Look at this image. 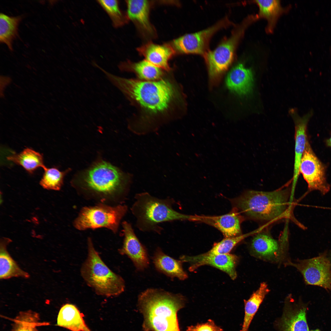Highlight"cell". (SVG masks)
<instances>
[{"label": "cell", "mask_w": 331, "mask_h": 331, "mask_svg": "<svg viewBox=\"0 0 331 331\" xmlns=\"http://www.w3.org/2000/svg\"><path fill=\"white\" fill-rule=\"evenodd\" d=\"M250 250L253 256L264 261L278 262L285 258L279 241L265 231L257 233L253 237Z\"/></svg>", "instance_id": "15"}, {"label": "cell", "mask_w": 331, "mask_h": 331, "mask_svg": "<svg viewBox=\"0 0 331 331\" xmlns=\"http://www.w3.org/2000/svg\"><path fill=\"white\" fill-rule=\"evenodd\" d=\"M68 169L61 171L56 167L46 168L40 184L44 188L48 190H59L63 185L64 178L70 171Z\"/></svg>", "instance_id": "30"}, {"label": "cell", "mask_w": 331, "mask_h": 331, "mask_svg": "<svg viewBox=\"0 0 331 331\" xmlns=\"http://www.w3.org/2000/svg\"><path fill=\"white\" fill-rule=\"evenodd\" d=\"M327 167L317 156L307 141L301 161L299 172L307 182L310 190H317L323 194L329 190L326 178Z\"/></svg>", "instance_id": "10"}, {"label": "cell", "mask_w": 331, "mask_h": 331, "mask_svg": "<svg viewBox=\"0 0 331 331\" xmlns=\"http://www.w3.org/2000/svg\"><path fill=\"white\" fill-rule=\"evenodd\" d=\"M289 113L293 119L295 126V158L292 186L294 188L300 174L301 161L308 139L307 126L312 114L309 112L301 117L293 108L289 110Z\"/></svg>", "instance_id": "16"}, {"label": "cell", "mask_w": 331, "mask_h": 331, "mask_svg": "<svg viewBox=\"0 0 331 331\" xmlns=\"http://www.w3.org/2000/svg\"><path fill=\"white\" fill-rule=\"evenodd\" d=\"M129 20L135 25L142 36L147 39L157 36L156 31L149 18L150 11L152 2L148 0H126Z\"/></svg>", "instance_id": "14"}, {"label": "cell", "mask_w": 331, "mask_h": 331, "mask_svg": "<svg viewBox=\"0 0 331 331\" xmlns=\"http://www.w3.org/2000/svg\"><path fill=\"white\" fill-rule=\"evenodd\" d=\"M87 243V257L80 269L82 277L98 295L110 297L120 295L125 290L124 280L103 261L90 238Z\"/></svg>", "instance_id": "6"}, {"label": "cell", "mask_w": 331, "mask_h": 331, "mask_svg": "<svg viewBox=\"0 0 331 331\" xmlns=\"http://www.w3.org/2000/svg\"><path fill=\"white\" fill-rule=\"evenodd\" d=\"M258 19L257 15L248 16L235 27L229 37L214 50H209L203 56L211 84H215L219 81L232 63L237 47L246 29Z\"/></svg>", "instance_id": "7"}, {"label": "cell", "mask_w": 331, "mask_h": 331, "mask_svg": "<svg viewBox=\"0 0 331 331\" xmlns=\"http://www.w3.org/2000/svg\"><path fill=\"white\" fill-rule=\"evenodd\" d=\"M258 5L259 18H264L267 21L266 31L267 33L272 32L279 17L287 9L281 6L279 0H261L254 1Z\"/></svg>", "instance_id": "26"}, {"label": "cell", "mask_w": 331, "mask_h": 331, "mask_svg": "<svg viewBox=\"0 0 331 331\" xmlns=\"http://www.w3.org/2000/svg\"><path fill=\"white\" fill-rule=\"evenodd\" d=\"M118 67L121 71L133 72L139 78L149 81L160 79L163 74L162 69L145 59L137 62L130 60L121 62Z\"/></svg>", "instance_id": "22"}, {"label": "cell", "mask_w": 331, "mask_h": 331, "mask_svg": "<svg viewBox=\"0 0 331 331\" xmlns=\"http://www.w3.org/2000/svg\"><path fill=\"white\" fill-rule=\"evenodd\" d=\"M125 205L111 206L100 203L82 208L74 222V226L80 230L105 228L116 233L120 222L127 213Z\"/></svg>", "instance_id": "8"}, {"label": "cell", "mask_w": 331, "mask_h": 331, "mask_svg": "<svg viewBox=\"0 0 331 331\" xmlns=\"http://www.w3.org/2000/svg\"><path fill=\"white\" fill-rule=\"evenodd\" d=\"M7 159L21 166L30 173H32L39 168H42L44 169L46 168L44 163L43 155L30 148H25L18 154L8 156Z\"/></svg>", "instance_id": "27"}, {"label": "cell", "mask_w": 331, "mask_h": 331, "mask_svg": "<svg viewBox=\"0 0 331 331\" xmlns=\"http://www.w3.org/2000/svg\"><path fill=\"white\" fill-rule=\"evenodd\" d=\"M131 210L136 219V225L140 231L161 233V223L177 220L194 221L195 215H186L175 210L173 199H160L147 192L136 194Z\"/></svg>", "instance_id": "5"}, {"label": "cell", "mask_w": 331, "mask_h": 331, "mask_svg": "<svg viewBox=\"0 0 331 331\" xmlns=\"http://www.w3.org/2000/svg\"><path fill=\"white\" fill-rule=\"evenodd\" d=\"M226 84L229 89L239 95L249 93L252 89L253 84L251 69L246 67L242 63H238L228 74Z\"/></svg>", "instance_id": "19"}, {"label": "cell", "mask_w": 331, "mask_h": 331, "mask_svg": "<svg viewBox=\"0 0 331 331\" xmlns=\"http://www.w3.org/2000/svg\"><path fill=\"white\" fill-rule=\"evenodd\" d=\"M285 265L296 268L302 275L307 284L331 291V264L325 255L299 260L294 263L288 260Z\"/></svg>", "instance_id": "11"}, {"label": "cell", "mask_w": 331, "mask_h": 331, "mask_svg": "<svg viewBox=\"0 0 331 331\" xmlns=\"http://www.w3.org/2000/svg\"><path fill=\"white\" fill-rule=\"evenodd\" d=\"M97 2L110 17L114 27H120L128 22L126 14L120 10L118 1L100 0Z\"/></svg>", "instance_id": "31"}, {"label": "cell", "mask_w": 331, "mask_h": 331, "mask_svg": "<svg viewBox=\"0 0 331 331\" xmlns=\"http://www.w3.org/2000/svg\"><path fill=\"white\" fill-rule=\"evenodd\" d=\"M83 316L75 305L66 304L59 310L57 325L71 331H91L86 325Z\"/></svg>", "instance_id": "21"}, {"label": "cell", "mask_w": 331, "mask_h": 331, "mask_svg": "<svg viewBox=\"0 0 331 331\" xmlns=\"http://www.w3.org/2000/svg\"><path fill=\"white\" fill-rule=\"evenodd\" d=\"M185 297L159 289L150 288L138 298V306L143 314L144 331H181L177 314L183 308Z\"/></svg>", "instance_id": "3"}, {"label": "cell", "mask_w": 331, "mask_h": 331, "mask_svg": "<svg viewBox=\"0 0 331 331\" xmlns=\"http://www.w3.org/2000/svg\"><path fill=\"white\" fill-rule=\"evenodd\" d=\"M180 259L183 262L189 264L188 269L191 272L201 266L208 265L226 272L233 280H235L237 277L236 267L239 258L235 255L230 253L213 254L205 253L195 256L182 255Z\"/></svg>", "instance_id": "12"}, {"label": "cell", "mask_w": 331, "mask_h": 331, "mask_svg": "<svg viewBox=\"0 0 331 331\" xmlns=\"http://www.w3.org/2000/svg\"><path fill=\"white\" fill-rule=\"evenodd\" d=\"M233 23L225 17L206 29L187 34L175 39L169 43L176 54H196L204 56L209 50L210 40L214 34Z\"/></svg>", "instance_id": "9"}, {"label": "cell", "mask_w": 331, "mask_h": 331, "mask_svg": "<svg viewBox=\"0 0 331 331\" xmlns=\"http://www.w3.org/2000/svg\"><path fill=\"white\" fill-rule=\"evenodd\" d=\"M286 309L280 322L281 331H309L306 318V309H292L287 302Z\"/></svg>", "instance_id": "25"}, {"label": "cell", "mask_w": 331, "mask_h": 331, "mask_svg": "<svg viewBox=\"0 0 331 331\" xmlns=\"http://www.w3.org/2000/svg\"><path fill=\"white\" fill-rule=\"evenodd\" d=\"M132 175L110 163L99 160L76 175L73 186L84 192L105 201L122 197L127 192Z\"/></svg>", "instance_id": "1"}, {"label": "cell", "mask_w": 331, "mask_h": 331, "mask_svg": "<svg viewBox=\"0 0 331 331\" xmlns=\"http://www.w3.org/2000/svg\"><path fill=\"white\" fill-rule=\"evenodd\" d=\"M250 234H242L236 237L225 238L221 241L214 244L207 253L213 254L229 253L232 249L239 242Z\"/></svg>", "instance_id": "32"}, {"label": "cell", "mask_w": 331, "mask_h": 331, "mask_svg": "<svg viewBox=\"0 0 331 331\" xmlns=\"http://www.w3.org/2000/svg\"><path fill=\"white\" fill-rule=\"evenodd\" d=\"M100 70L130 101L149 113L158 114L167 110L177 97L175 86L167 80L142 81L118 76Z\"/></svg>", "instance_id": "2"}, {"label": "cell", "mask_w": 331, "mask_h": 331, "mask_svg": "<svg viewBox=\"0 0 331 331\" xmlns=\"http://www.w3.org/2000/svg\"><path fill=\"white\" fill-rule=\"evenodd\" d=\"M11 241L8 238H2L0 245V278L7 279L13 277L27 278L29 274L22 270L9 254L7 245Z\"/></svg>", "instance_id": "23"}, {"label": "cell", "mask_w": 331, "mask_h": 331, "mask_svg": "<svg viewBox=\"0 0 331 331\" xmlns=\"http://www.w3.org/2000/svg\"><path fill=\"white\" fill-rule=\"evenodd\" d=\"M319 331V330H314V331Z\"/></svg>", "instance_id": "36"}, {"label": "cell", "mask_w": 331, "mask_h": 331, "mask_svg": "<svg viewBox=\"0 0 331 331\" xmlns=\"http://www.w3.org/2000/svg\"><path fill=\"white\" fill-rule=\"evenodd\" d=\"M11 81L10 78L7 76H0V96L3 97V91L5 87L9 84Z\"/></svg>", "instance_id": "34"}, {"label": "cell", "mask_w": 331, "mask_h": 331, "mask_svg": "<svg viewBox=\"0 0 331 331\" xmlns=\"http://www.w3.org/2000/svg\"><path fill=\"white\" fill-rule=\"evenodd\" d=\"M152 259L156 269L167 276L181 280L188 278V274L182 266L183 262L166 254L160 248L156 249Z\"/></svg>", "instance_id": "20"}, {"label": "cell", "mask_w": 331, "mask_h": 331, "mask_svg": "<svg viewBox=\"0 0 331 331\" xmlns=\"http://www.w3.org/2000/svg\"><path fill=\"white\" fill-rule=\"evenodd\" d=\"M240 216L234 208L229 213L221 215H196V221L213 226L220 231L225 238H230L242 235L241 224L242 218Z\"/></svg>", "instance_id": "17"}, {"label": "cell", "mask_w": 331, "mask_h": 331, "mask_svg": "<svg viewBox=\"0 0 331 331\" xmlns=\"http://www.w3.org/2000/svg\"><path fill=\"white\" fill-rule=\"evenodd\" d=\"M137 51L145 59L162 70H170L168 62L175 52L169 44H156L149 42L137 48Z\"/></svg>", "instance_id": "18"}, {"label": "cell", "mask_w": 331, "mask_h": 331, "mask_svg": "<svg viewBox=\"0 0 331 331\" xmlns=\"http://www.w3.org/2000/svg\"><path fill=\"white\" fill-rule=\"evenodd\" d=\"M220 327L217 325L214 321L211 319L204 323H198L187 327L186 331H223Z\"/></svg>", "instance_id": "33"}, {"label": "cell", "mask_w": 331, "mask_h": 331, "mask_svg": "<svg viewBox=\"0 0 331 331\" xmlns=\"http://www.w3.org/2000/svg\"><path fill=\"white\" fill-rule=\"evenodd\" d=\"M13 322V331H38L37 327L49 324L41 322L38 314L30 311L20 312Z\"/></svg>", "instance_id": "29"}, {"label": "cell", "mask_w": 331, "mask_h": 331, "mask_svg": "<svg viewBox=\"0 0 331 331\" xmlns=\"http://www.w3.org/2000/svg\"><path fill=\"white\" fill-rule=\"evenodd\" d=\"M124 239L122 247L119 249L120 254L127 256L137 270L142 271L149 264L146 249L135 235L131 224L127 221L122 223Z\"/></svg>", "instance_id": "13"}, {"label": "cell", "mask_w": 331, "mask_h": 331, "mask_svg": "<svg viewBox=\"0 0 331 331\" xmlns=\"http://www.w3.org/2000/svg\"><path fill=\"white\" fill-rule=\"evenodd\" d=\"M289 189L270 192L250 190L232 200L234 208L250 219L275 221L290 217Z\"/></svg>", "instance_id": "4"}, {"label": "cell", "mask_w": 331, "mask_h": 331, "mask_svg": "<svg viewBox=\"0 0 331 331\" xmlns=\"http://www.w3.org/2000/svg\"><path fill=\"white\" fill-rule=\"evenodd\" d=\"M325 142L327 146L331 148V132L329 137L325 140Z\"/></svg>", "instance_id": "35"}, {"label": "cell", "mask_w": 331, "mask_h": 331, "mask_svg": "<svg viewBox=\"0 0 331 331\" xmlns=\"http://www.w3.org/2000/svg\"><path fill=\"white\" fill-rule=\"evenodd\" d=\"M22 19L20 16L10 17L4 13L0 14V41L13 50L12 43L18 35V27Z\"/></svg>", "instance_id": "28"}, {"label": "cell", "mask_w": 331, "mask_h": 331, "mask_svg": "<svg viewBox=\"0 0 331 331\" xmlns=\"http://www.w3.org/2000/svg\"><path fill=\"white\" fill-rule=\"evenodd\" d=\"M265 282L261 283L258 288L247 300H244L245 314L241 331H248L251 322L266 296L270 292Z\"/></svg>", "instance_id": "24"}]
</instances>
